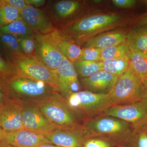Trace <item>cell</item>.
<instances>
[{"label": "cell", "instance_id": "cell-1", "mask_svg": "<svg viewBox=\"0 0 147 147\" xmlns=\"http://www.w3.org/2000/svg\"><path fill=\"white\" fill-rule=\"evenodd\" d=\"M124 19L118 13L80 16L56 28L65 39L80 45L90 38L121 26Z\"/></svg>", "mask_w": 147, "mask_h": 147}, {"label": "cell", "instance_id": "cell-2", "mask_svg": "<svg viewBox=\"0 0 147 147\" xmlns=\"http://www.w3.org/2000/svg\"><path fill=\"white\" fill-rule=\"evenodd\" d=\"M83 125L89 138L102 137L116 143L126 142L133 131L131 125L125 121L102 115L86 120Z\"/></svg>", "mask_w": 147, "mask_h": 147}, {"label": "cell", "instance_id": "cell-3", "mask_svg": "<svg viewBox=\"0 0 147 147\" xmlns=\"http://www.w3.org/2000/svg\"><path fill=\"white\" fill-rule=\"evenodd\" d=\"M14 73L44 82L60 93L58 74L49 68L38 58L23 54L9 57Z\"/></svg>", "mask_w": 147, "mask_h": 147}, {"label": "cell", "instance_id": "cell-4", "mask_svg": "<svg viewBox=\"0 0 147 147\" xmlns=\"http://www.w3.org/2000/svg\"><path fill=\"white\" fill-rule=\"evenodd\" d=\"M36 105L44 117L52 123L61 127L80 125L81 118L69 107L66 99L59 92L37 102Z\"/></svg>", "mask_w": 147, "mask_h": 147}, {"label": "cell", "instance_id": "cell-5", "mask_svg": "<svg viewBox=\"0 0 147 147\" xmlns=\"http://www.w3.org/2000/svg\"><path fill=\"white\" fill-rule=\"evenodd\" d=\"M65 98L71 109L81 118H83L85 120L101 115L113 106L109 94H96L81 91Z\"/></svg>", "mask_w": 147, "mask_h": 147}, {"label": "cell", "instance_id": "cell-6", "mask_svg": "<svg viewBox=\"0 0 147 147\" xmlns=\"http://www.w3.org/2000/svg\"><path fill=\"white\" fill-rule=\"evenodd\" d=\"M144 88L129 63L126 72L118 77L109 96L113 106L128 105L142 100Z\"/></svg>", "mask_w": 147, "mask_h": 147}, {"label": "cell", "instance_id": "cell-7", "mask_svg": "<svg viewBox=\"0 0 147 147\" xmlns=\"http://www.w3.org/2000/svg\"><path fill=\"white\" fill-rule=\"evenodd\" d=\"M0 81L9 91L38 102L57 92L44 82L16 74L1 77Z\"/></svg>", "mask_w": 147, "mask_h": 147}, {"label": "cell", "instance_id": "cell-8", "mask_svg": "<svg viewBox=\"0 0 147 147\" xmlns=\"http://www.w3.org/2000/svg\"><path fill=\"white\" fill-rule=\"evenodd\" d=\"M101 115L111 116L130 124L133 131L147 125V102H138L122 105H114Z\"/></svg>", "mask_w": 147, "mask_h": 147}, {"label": "cell", "instance_id": "cell-9", "mask_svg": "<svg viewBox=\"0 0 147 147\" xmlns=\"http://www.w3.org/2000/svg\"><path fill=\"white\" fill-rule=\"evenodd\" d=\"M84 3L76 0H61L48 3L45 12L55 28L79 17Z\"/></svg>", "mask_w": 147, "mask_h": 147}, {"label": "cell", "instance_id": "cell-10", "mask_svg": "<svg viewBox=\"0 0 147 147\" xmlns=\"http://www.w3.org/2000/svg\"><path fill=\"white\" fill-rule=\"evenodd\" d=\"M42 134L51 144L61 147H82L89 138L82 125L61 127L50 133Z\"/></svg>", "mask_w": 147, "mask_h": 147}, {"label": "cell", "instance_id": "cell-11", "mask_svg": "<svg viewBox=\"0 0 147 147\" xmlns=\"http://www.w3.org/2000/svg\"><path fill=\"white\" fill-rule=\"evenodd\" d=\"M22 121L25 130L42 134L50 133L61 127L48 120L36 104L30 102H23Z\"/></svg>", "mask_w": 147, "mask_h": 147}, {"label": "cell", "instance_id": "cell-12", "mask_svg": "<svg viewBox=\"0 0 147 147\" xmlns=\"http://www.w3.org/2000/svg\"><path fill=\"white\" fill-rule=\"evenodd\" d=\"M23 102L7 98L0 105V126L7 133L24 129L22 121Z\"/></svg>", "mask_w": 147, "mask_h": 147}, {"label": "cell", "instance_id": "cell-13", "mask_svg": "<svg viewBox=\"0 0 147 147\" xmlns=\"http://www.w3.org/2000/svg\"><path fill=\"white\" fill-rule=\"evenodd\" d=\"M37 58L49 68L57 72L63 61V55L49 38L47 34H35Z\"/></svg>", "mask_w": 147, "mask_h": 147}, {"label": "cell", "instance_id": "cell-14", "mask_svg": "<svg viewBox=\"0 0 147 147\" xmlns=\"http://www.w3.org/2000/svg\"><path fill=\"white\" fill-rule=\"evenodd\" d=\"M20 12L23 20L36 34H48L56 29L47 13L40 9L28 6Z\"/></svg>", "mask_w": 147, "mask_h": 147}, {"label": "cell", "instance_id": "cell-15", "mask_svg": "<svg viewBox=\"0 0 147 147\" xmlns=\"http://www.w3.org/2000/svg\"><path fill=\"white\" fill-rule=\"evenodd\" d=\"M60 93L65 97L71 93L81 91L78 75L73 64L64 56L61 64L58 69Z\"/></svg>", "mask_w": 147, "mask_h": 147}, {"label": "cell", "instance_id": "cell-16", "mask_svg": "<svg viewBox=\"0 0 147 147\" xmlns=\"http://www.w3.org/2000/svg\"><path fill=\"white\" fill-rule=\"evenodd\" d=\"M118 77L101 70L87 78H82V81L85 91L94 93L108 94L113 89Z\"/></svg>", "mask_w": 147, "mask_h": 147}, {"label": "cell", "instance_id": "cell-17", "mask_svg": "<svg viewBox=\"0 0 147 147\" xmlns=\"http://www.w3.org/2000/svg\"><path fill=\"white\" fill-rule=\"evenodd\" d=\"M2 142L15 147H37L43 144H51L42 134L25 129L11 133L5 131Z\"/></svg>", "mask_w": 147, "mask_h": 147}, {"label": "cell", "instance_id": "cell-18", "mask_svg": "<svg viewBox=\"0 0 147 147\" xmlns=\"http://www.w3.org/2000/svg\"><path fill=\"white\" fill-rule=\"evenodd\" d=\"M126 33L124 32H107L97 35L84 41L82 45L84 47H92L103 50L112 46L125 43Z\"/></svg>", "mask_w": 147, "mask_h": 147}, {"label": "cell", "instance_id": "cell-19", "mask_svg": "<svg viewBox=\"0 0 147 147\" xmlns=\"http://www.w3.org/2000/svg\"><path fill=\"white\" fill-rule=\"evenodd\" d=\"M47 35L62 55L70 61L74 63L79 60L82 53V48L80 45L65 39L57 29Z\"/></svg>", "mask_w": 147, "mask_h": 147}, {"label": "cell", "instance_id": "cell-20", "mask_svg": "<svg viewBox=\"0 0 147 147\" xmlns=\"http://www.w3.org/2000/svg\"><path fill=\"white\" fill-rule=\"evenodd\" d=\"M126 43L129 49L147 52V25L136 27L127 34Z\"/></svg>", "mask_w": 147, "mask_h": 147}, {"label": "cell", "instance_id": "cell-21", "mask_svg": "<svg viewBox=\"0 0 147 147\" xmlns=\"http://www.w3.org/2000/svg\"><path fill=\"white\" fill-rule=\"evenodd\" d=\"M130 50V65L142 82L147 77V53L132 49Z\"/></svg>", "mask_w": 147, "mask_h": 147}, {"label": "cell", "instance_id": "cell-22", "mask_svg": "<svg viewBox=\"0 0 147 147\" xmlns=\"http://www.w3.org/2000/svg\"><path fill=\"white\" fill-rule=\"evenodd\" d=\"M102 62L103 70L117 77L126 72L130 63L128 57L106 60Z\"/></svg>", "mask_w": 147, "mask_h": 147}, {"label": "cell", "instance_id": "cell-23", "mask_svg": "<svg viewBox=\"0 0 147 147\" xmlns=\"http://www.w3.org/2000/svg\"><path fill=\"white\" fill-rule=\"evenodd\" d=\"M0 32L12 35L17 38L35 34L22 18L0 27Z\"/></svg>", "mask_w": 147, "mask_h": 147}, {"label": "cell", "instance_id": "cell-24", "mask_svg": "<svg viewBox=\"0 0 147 147\" xmlns=\"http://www.w3.org/2000/svg\"><path fill=\"white\" fill-rule=\"evenodd\" d=\"M72 63L77 74L82 79L87 78L98 71L103 70L102 61L78 60Z\"/></svg>", "mask_w": 147, "mask_h": 147}, {"label": "cell", "instance_id": "cell-25", "mask_svg": "<svg viewBox=\"0 0 147 147\" xmlns=\"http://www.w3.org/2000/svg\"><path fill=\"white\" fill-rule=\"evenodd\" d=\"M0 27L6 26L22 18L21 12L5 0H0Z\"/></svg>", "mask_w": 147, "mask_h": 147}, {"label": "cell", "instance_id": "cell-26", "mask_svg": "<svg viewBox=\"0 0 147 147\" xmlns=\"http://www.w3.org/2000/svg\"><path fill=\"white\" fill-rule=\"evenodd\" d=\"M0 47L9 58L22 54L18 38L12 35L0 32Z\"/></svg>", "mask_w": 147, "mask_h": 147}, {"label": "cell", "instance_id": "cell-27", "mask_svg": "<svg viewBox=\"0 0 147 147\" xmlns=\"http://www.w3.org/2000/svg\"><path fill=\"white\" fill-rule=\"evenodd\" d=\"M130 55V49L125 42L102 50L101 61L117 58L129 57Z\"/></svg>", "mask_w": 147, "mask_h": 147}, {"label": "cell", "instance_id": "cell-28", "mask_svg": "<svg viewBox=\"0 0 147 147\" xmlns=\"http://www.w3.org/2000/svg\"><path fill=\"white\" fill-rule=\"evenodd\" d=\"M34 35L19 37L17 38L22 54L28 57L37 58Z\"/></svg>", "mask_w": 147, "mask_h": 147}, {"label": "cell", "instance_id": "cell-29", "mask_svg": "<svg viewBox=\"0 0 147 147\" xmlns=\"http://www.w3.org/2000/svg\"><path fill=\"white\" fill-rule=\"evenodd\" d=\"M126 142L129 147H147V134L144 127L133 131Z\"/></svg>", "mask_w": 147, "mask_h": 147}, {"label": "cell", "instance_id": "cell-30", "mask_svg": "<svg viewBox=\"0 0 147 147\" xmlns=\"http://www.w3.org/2000/svg\"><path fill=\"white\" fill-rule=\"evenodd\" d=\"M101 49L92 47H84L79 60L101 61Z\"/></svg>", "mask_w": 147, "mask_h": 147}, {"label": "cell", "instance_id": "cell-31", "mask_svg": "<svg viewBox=\"0 0 147 147\" xmlns=\"http://www.w3.org/2000/svg\"><path fill=\"white\" fill-rule=\"evenodd\" d=\"M116 143L102 137H91L84 143L82 147H114Z\"/></svg>", "mask_w": 147, "mask_h": 147}, {"label": "cell", "instance_id": "cell-32", "mask_svg": "<svg viewBox=\"0 0 147 147\" xmlns=\"http://www.w3.org/2000/svg\"><path fill=\"white\" fill-rule=\"evenodd\" d=\"M13 74H15L14 69L10 61H6L0 56V77Z\"/></svg>", "mask_w": 147, "mask_h": 147}, {"label": "cell", "instance_id": "cell-33", "mask_svg": "<svg viewBox=\"0 0 147 147\" xmlns=\"http://www.w3.org/2000/svg\"><path fill=\"white\" fill-rule=\"evenodd\" d=\"M113 4L120 8H129L135 6L137 1L134 0H113Z\"/></svg>", "mask_w": 147, "mask_h": 147}, {"label": "cell", "instance_id": "cell-34", "mask_svg": "<svg viewBox=\"0 0 147 147\" xmlns=\"http://www.w3.org/2000/svg\"><path fill=\"white\" fill-rule=\"evenodd\" d=\"M6 2L18 9L21 12L28 6L25 0H5Z\"/></svg>", "mask_w": 147, "mask_h": 147}, {"label": "cell", "instance_id": "cell-35", "mask_svg": "<svg viewBox=\"0 0 147 147\" xmlns=\"http://www.w3.org/2000/svg\"><path fill=\"white\" fill-rule=\"evenodd\" d=\"M9 92L5 86L0 81V105L2 104L7 98V93Z\"/></svg>", "mask_w": 147, "mask_h": 147}, {"label": "cell", "instance_id": "cell-36", "mask_svg": "<svg viewBox=\"0 0 147 147\" xmlns=\"http://www.w3.org/2000/svg\"><path fill=\"white\" fill-rule=\"evenodd\" d=\"M25 1L28 5L37 8L45 5L46 1L45 0H25Z\"/></svg>", "mask_w": 147, "mask_h": 147}, {"label": "cell", "instance_id": "cell-37", "mask_svg": "<svg viewBox=\"0 0 147 147\" xmlns=\"http://www.w3.org/2000/svg\"><path fill=\"white\" fill-rule=\"evenodd\" d=\"M147 25V12L142 15L136 22L135 27Z\"/></svg>", "mask_w": 147, "mask_h": 147}, {"label": "cell", "instance_id": "cell-38", "mask_svg": "<svg viewBox=\"0 0 147 147\" xmlns=\"http://www.w3.org/2000/svg\"><path fill=\"white\" fill-rule=\"evenodd\" d=\"M142 100L147 102V88H145L143 91Z\"/></svg>", "mask_w": 147, "mask_h": 147}, {"label": "cell", "instance_id": "cell-39", "mask_svg": "<svg viewBox=\"0 0 147 147\" xmlns=\"http://www.w3.org/2000/svg\"><path fill=\"white\" fill-rule=\"evenodd\" d=\"M37 147H61L57 146V145L53 144H45L40 145Z\"/></svg>", "mask_w": 147, "mask_h": 147}, {"label": "cell", "instance_id": "cell-40", "mask_svg": "<svg viewBox=\"0 0 147 147\" xmlns=\"http://www.w3.org/2000/svg\"><path fill=\"white\" fill-rule=\"evenodd\" d=\"M4 133L5 131H4L2 128L0 126V142H2Z\"/></svg>", "mask_w": 147, "mask_h": 147}, {"label": "cell", "instance_id": "cell-41", "mask_svg": "<svg viewBox=\"0 0 147 147\" xmlns=\"http://www.w3.org/2000/svg\"><path fill=\"white\" fill-rule=\"evenodd\" d=\"M143 86L144 88H147V77L142 82Z\"/></svg>", "mask_w": 147, "mask_h": 147}, {"label": "cell", "instance_id": "cell-42", "mask_svg": "<svg viewBox=\"0 0 147 147\" xmlns=\"http://www.w3.org/2000/svg\"><path fill=\"white\" fill-rule=\"evenodd\" d=\"M0 147H5V144L2 142H0Z\"/></svg>", "mask_w": 147, "mask_h": 147}, {"label": "cell", "instance_id": "cell-43", "mask_svg": "<svg viewBox=\"0 0 147 147\" xmlns=\"http://www.w3.org/2000/svg\"><path fill=\"white\" fill-rule=\"evenodd\" d=\"M5 147H15L12 146H9V145L5 144Z\"/></svg>", "mask_w": 147, "mask_h": 147}, {"label": "cell", "instance_id": "cell-44", "mask_svg": "<svg viewBox=\"0 0 147 147\" xmlns=\"http://www.w3.org/2000/svg\"><path fill=\"white\" fill-rule=\"evenodd\" d=\"M144 127L145 129H146V133L147 134V125L146 126Z\"/></svg>", "mask_w": 147, "mask_h": 147}, {"label": "cell", "instance_id": "cell-45", "mask_svg": "<svg viewBox=\"0 0 147 147\" xmlns=\"http://www.w3.org/2000/svg\"><path fill=\"white\" fill-rule=\"evenodd\" d=\"M118 147H125L124 146H119Z\"/></svg>", "mask_w": 147, "mask_h": 147}, {"label": "cell", "instance_id": "cell-46", "mask_svg": "<svg viewBox=\"0 0 147 147\" xmlns=\"http://www.w3.org/2000/svg\"><path fill=\"white\" fill-rule=\"evenodd\" d=\"M0 9H1V5H0Z\"/></svg>", "mask_w": 147, "mask_h": 147}, {"label": "cell", "instance_id": "cell-47", "mask_svg": "<svg viewBox=\"0 0 147 147\" xmlns=\"http://www.w3.org/2000/svg\"><path fill=\"white\" fill-rule=\"evenodd\" d=\"M146 53H147V52H146Z\"/></svg>", "mask_w": 147, "mask_h": 147}]
</instances>
